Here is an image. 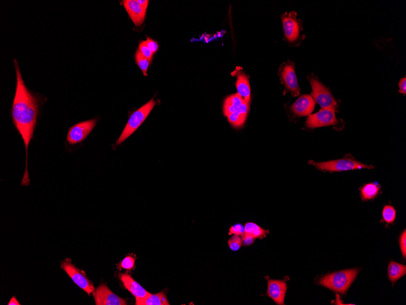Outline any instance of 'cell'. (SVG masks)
I'll return each mask as SVG.
<instances>
[{"mask_svg":"<svg viewBox=\"0 0 406 305\" xmlns=\"http://www.w3.org/2000/svg\"><path fill=\"white\" fill-rule=\"evenodd\" d=\"M16 76V85L14 98L12 107L13 123L19 135L21 136L26 152V170L23 180V185L29 182L27 173V159L30 141L34 137L37 125L40 102L38 99L27 89L22 77L18 63L14 60Z\"/></svg>","mask_w":406,"mask_h":305,"instance_id":"6da1fadb","label":"cell"},{"mask_svg":"<svg viewBox=\"0 0 406 305\" xmlns=\"http://www.w3.org/2000/svg\"><path fill=\"white\" fill-rule=\"evenodd\" d=\"M359 272L357 268L336 272L321 277L318 284L344 295L357 278Z\"/></svg>","mask_w":406,"mask_h":305,"instance_id":"7a4b0ae2","label":"cell"},{"mask_svg":"<svg viewBox=\"0 0 406 305\" xmlns=\"http://www.w3.org/2000/svg\"><path fill=\"white\" fill-rule=\"evenodd\" d=\"M309 164L313 165L320 171L329 172L331 173H334V172L374 168V166L363 164V163L358 162L350 154H347L346 157L342 158V159L328 161V162H315L314 161L310 160Z\"/></svg>","mask_w":406,"mask_h":305,"instance_id":"3957f363","label":"cell"},{"mask_svg":"<svg viewBox=\"0 0 406 305\" xmlns=\"http://www.w3.org/2000/svg\"><path fill=\"white\" fill-rule=\"evenodd\" d=\"M308 80L312 87L311 96L316 103H318L322 109H330L337 112L338 103L329 88L325 87L313 73L308 75Z\"/></svg>","mask_w":406,"mask_h":305,"instance_id":"277c9868","label":"cell"},{"mask_svg":"<svg viewBox=\"0 0 406 305\" xmlns=\"http://www.w3.org/2000/svg\"><path fill=\"white\" fill-rule=\"evenodd\" d=\"M155 104L154 99H152L131 115L126 127H124L120 137L116 141V146L121 145L124 141L137 130L152 112Z\"/></svg>","mask_w":406,"mask_h":305,"instance_id":"5b68a950","label":"cell"},{"mask_svg":"<svg viewBox=\"0 0 406 305\" xmlns=\"http://www.w3.org/2000/svg\"><path fill=\"white\" fill-rule=\"evenodd\" d=\"M297 13L293 11L289 13L285 12L281 16L285 39L293 46L299 45L305 37L304 35L301 34L302 21L297 19Z\"/></svg>","mask_w":406,"mask_h":305,"instance_id":"8992f818","label":"cell"},{"mask_svg":"<svg viewBox=\"0 0 406 305\" xmlns=\"http://www.w3.org/2000/svg\"><path fill=\"white\" fill-rule=\"evenodd\" d=\"M279 76L286 91L293 96L300 95V88L296 76L295 65L293 62L288 60L283 63L279 68Z\"/></svg>","mask_w":406,"mask_h":305,"instance_id":"52a82bcc","label":"cell"},{"mask_svg":"<svg viewBox=\"0 0 406 305\" xmlns=\"http://www.w3.org/2000/svg\"><path fill=\"white\" fill-rule=\"evenodd\" d=\"M335 112L332 110L322 109L318 112L308 116L305 126L310 129L325 126H340V121L336 118Z\"/></svg>","mask_w":406,"mask_h":305,"instance_id":"ba28073f","label":"cell"},{"mask_svg":"<svg viewBox=\"0 0 406 305\" xmlns=\"http://www.w3.org/2000/svg\"><path fill=\"white\" fill-rule=\"evenodd\" d=\"M96 123V119H92L74 124L68 130L66 141L71 146L81 143L92 132Z\"/></svg>","mask_w":406,"mask_h":305,"instance_id":"9c48e42d","label":"cell"},{"mask_svg":"<svg viewBox=\"0 0 406 305\" xmlns=\"http://www.w3.org/2000/svg\"><path fill=\"white\" fill-rule=\"evenodd\" d=\"M61 268L68 274L75 284L88 293V295L93 293L94 288L92 282L88 279L82 271H80L69 261L66 260L63 262L61 265Z\"/></svg>","mask_w":406,"mask_h":305,"instance_id":"30bf717a","label":"cell"},{"mask_svg":"<svg viewBox=\"0 0 406 305\" xmlns=\"http://www.w3.org/2000/svg\"><path fill=\"white\" fill-rule=\"evenodd\" d=\"M266 296L278 305H285V299L288 286L285 280L268 279Z\"/></svg>","mask_w":406,"mask_h":305,"instance_id":"8fae6325","label":"cell"},{"mask_svg":"<svg viewBox=\"0 0 406 305\" xmlns=\"http://www.w3.org/2000/svg\"><path fill=\"white\" fill-rule=\"evenodd\" d=\"M94 296L97 305H127L126 301L111 292L105 285H100L97 288Z\"/></svg>","mask_w":406,"mask_h":305,"instance_id":"7c38bea8","label":"cell"},{"mask_svg":"<svg viewBox=\"0 0 406 305\" xmlns=\"http://www.w3.org/2000/svg\"><path fill=\"white\" fill-rule=\"evenodd\" d=\"M316 102L312 96L304 95L297 99V100L290 107V110L297 116H310L315 107Z\"/></svg>","mask_w":406,"mask_h":305,"instance_id":"4fadbf2b","label":"cell"},{"mask_svg":"<svg viewBox=\"0 0 406 305\" xmlns=\"http://www.w3.org/2000/svg\"><path fill=\"white\" fill-rule=\"evenodd\" d=\"M125 9L136 26H140L145 20L146 10L143 9L135 0L123 1Z\"/></svg>","mask_w":406,"mask_h":305,"instance_id":"5bb4252c","label":"cell"},{"mask_svg":"<svg viewBox=\"0 0 406 305\" xmlns=\"http://www.w3.org/2000/svg\"><path fill=\"white\" fill-rule=\"evenodd\" d=\"M121 282L123 283L125 288H126L132 295L135 297L136 301L145 299L150 295L144 288L136 282L132 277L127 274H122L120 275Z\"/></svg>","mask_w":406,"mask_h":305,"instance_id":"9a60e30c","label":"cell"},{"mask_svg":"<svg viewBox=\"0 0 406 305\" xmlns=\"http://www.w3.org/2000/svg\"><path fill=\"white\" fill-rule=\"evenodd\" d=\"M249 105V104L244 101L237 112L227 116L228 121L233 127L238 128L245 123L247 113H248Z\"/></svg>","mask_w":406,"mask_h":305,"instance_id":"2e32d148","label":"cell"},{"mask_svg":"<svg viewBox=\"0 0 406 305\" xmlns=\"http://www.w3.org/2000/svg\"><path fill=\"white\" fill-rule=\"evenodd\" d=\"M238 94L244 102L249 104L251 100V88L248 78L244 74H240L237 77L236 82Z\"/></svg>","mask_w":406,"mask_h":305,"instance_id":"e0dca14e","label":"cell"},{"mask_svg":"<svg viewBox=\"0 0 406 305\" xmlns=\"http://www.w3.org/2000/svg\"><path fill=\"white\" fill-rule=\"evenodd\" d=\"M244 101L238 93L228 96L224 102L223 113L227 117L240 109Z\"/></svg>","mask_w":406,"mask_h":305,"instance_id":"ac0fdd59","label":"cell"},{"mask_svg":"<svg viewBox=\"0 0 406 305\" xmlns=\"http://www.w3.org/2000/svg\"><path fill=\"white\" fill-rule=\"evenodd\" d=\"M361 198L363 201L374 200L379 196L381 188L379 185L375 183H369L364 185L360 188Z\"/></svg>","mask_w":406,"mask_h":305,"instance_id":"d6986e66","label":"cell"},{"mask_svg":"<svg viewBox=\"0 0 406 305\" xmlns=\"http://www.w3.org/2000/svg\"><path fill=\"white\" fill-rule=\"evenodd\" d=\"M388 278L392 285L406 274V266L391 261L388 267Z\"/></svg>","mask_w":406,"mask_h":305,"instance_id":"ffe728a7","label":"cell"},{"mask_svg":"<svg viewBox=\"0 0 406 305\" xmlns=\"http://www.w3.org/2000/svg\"><path fill=\"white\" fill-rule=\"evenodd\" d=\"M136 305H169L168 298L164 292L152 295L150 294L145 299L136 301Z\"/></svg>","mask_w":406,"mask_h":305,"instance_id":"44dd1931","label":"cell"},{"mask_svg":"<svg viewBox=\"0 0 406 305\" xmlns=\"http://www.w3.org/2000/svg\"><path fill=\"white\" fill-rule=\"evenodd\" d=\"M245 234L251 236L255 239H263L269 234L268 230H266L252 222H249L244 224Z\"/></svg>","mask_w":406,"mask_h":305,"instance_id":"7402d4cb","label":"cell"},{"mask_svg":"<svg viewBox=\"0 0 406 305\" xmlns=\"http://www.w3.org/2000/svg\"><path fill=\"white\" fill-rule=\"evenodd\" d=\"M396 210L395 209L394 207L391 206V205H386L384 207L382 213L383 220L388 225L394 223L396 219Z\"/></svg>","mask_w":406,"mask_h":305,"instance_id":"603a6c76","label":"cell"},{"mask_svg":"<svg viewBox=\"0 0 406 305\" xmlns=\"http://www.w3.org/2000/svg\"><path fill=\"white\" fill-rule=\"evenodd\" d=\"M135 59L136 63H137L141 70L143 71L144 76H147L150 60L143 56L139 50L136 52Z\"/></svg>","mask_w":406,"mask_h":305,"instance_id":"cb8c5ba5","label":"cell"},{"mask_svg":"<svg viewBox=\"0 0 406 305\" xmlns=\"http://www.w3.org/2000/svg\"><path fill=\"white\" fill-rule=\"evenodd\" d=\"M228 246L229 248L233 252H237L243 246V243H242V239L241 237L238 236L233 235L231 238L228 240Z\"/></svg>","mask_w":406,"mask_h":305,"instance_id":"d4e9b609","label":"cell"},{"mask_svg":"<svg viewBox=\"0 0 406 305\" xmlns=\"http://www.w3.org/2000/svg\"><path fill=\"white\" fill-rule=\"evenodd\" d=\"M244 234H245L244 226L241 224H236L230 227L229 230V235L238 236L241 237Z\"/></svg>","mask_w":406,"mask_h":305,"instance_id":"484cf974","label":"cell"},{"mask_svg":"<svg viewBox=\"0 0 406 305\" xmlns=\"http://www.w3.org/2000/svg\"><path fill=\"white\" fill-rule=\"evenodd\" d=\"M135 262V258L131 256H128L122 260V262L120 265V268L127 270H132V269L134 268Z\"/></svg>","mask_w":406,"mask_h":305,"instance_id":"4316f807","label":"cell"},{"mask_svg":"<svg viewBox=\"0 0 406 305\" xmlns=\"http://www.w3.org/2000/svg\"><path fill=\"white\" fill-rule=\"evenodd\" d=\"M138 50L140 51L143 56L151 60L154 53H153V52L150 50L148 47L147 46L145 41H142V42L140 43V45H139Z\"/></svg>","mask_w":406,"mask_h":305,"instance_id":"83f0119b","label":"cell"},{"mask_svg":"<svg viewBox=\"0 0 406 305\" xmlns=\"http://www.w3.org/2000/svg\"><path fill=\"white\" fill-rule=\"evenodd\" d=\"M399 243L400 249L402 253L403 257L406 259V230L403 231L401 236H400L399 239Z\"/></svg>","mask_w":406,"mask_h":305,"instance_id":"f1b7e54d","label":"cell"},{"mask_svg":"<svg viewBox=\"0 0 406 305\" xmlns=\"http://www.w3.org/2000/svg\"><path fill=\"white\" fill-rule=\"evenodd\" d=\"M145 43L150 50L154 54L159 49V45H158L157 41L151 39V38H147V39L145 41Z\"/></svg>","mask_w":406,"mask_h":305,"instance_id":"f546056e","label":"cell"},{"mask_svg":"<svg viewBox=\"0 0 406 305\" xmlns=\"http://www.w3.org/2000/svg\"><path fill=\"white\" fill-rule=\"evenodd\" d=\"M242 243L243 246L244 247H249L254 243L255 240L254 238L251 237V236L247 235L245 234L241 237Z\"/></svg>","mask_w":406,"mask_h":305,"instance_id":"4dcf8cb0","label":"cell"},{"mask_svg":"<svg viewBox=\"0 0 406 305\" xmlns=\"http://www.w3.org/2000/svg\"><path fill=\"white\" fill-rule=\"evenodd\" d=\"M400 93L403 94V95H406V77L402 78L400 80L399 84Z\"/></svg>","mask_w":406,"mask_h":305,"instance_id":"1f68e13d","label":"cell"},{"mask_svg":"<svg viewBox=\"0 0 406 305\" xmlns=\"http://www.w3.org/2000/svg\"><path fill=\"white\" fill-rule=\"evenodd\" d=\"M138 3L141 5L143 9L147 10V6H148L149 1L148 0H136Z\"/></svg>","mask_w":406,"mask_h":305,"instance_id":"d6a6232c","label":"cell"},{"mask_svg":"<svg viewBox=\"0 0 406 305\" xmlns=\"http://www.w3.org/2000/svg\"><path fill=\"white\" fill-rule=\"evenodd\" d=\"M9 305H19V302L16 301V299L15 298H12L11 299L10 301L8 304Z\"/></svg>","mask_w":406,"mask_h":305,"instance_id":"836d02e7","label":"cell"}]
</instances>
